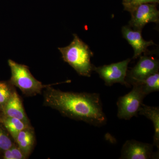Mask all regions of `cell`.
<instances>
[{"label": "cell", "instance_id": "30bf717a", "mask_svg": "<svg viewBox=\"0 0 159 159\" xmlns=\"http://www.w3.org/2000/svg\"><path fill=\"white\" fill-rule=\"evenodd\" d=\"M3 115L16 118L29 124V120L24 110L21 100L16 91H13L2 110Z\"/></svg>", "mask_w": 159, "mask_h": 159}, {"label": "cell", "instance_id": "7a4b0ae2", "mask_svg": "<svg viewBox=\"0 0 159 159\" xmlns=\"http://www.w3.org/2000/svg\"><path fill=\"white\" fill-rule=\"evenodd\" d=\"M73 41L65 48H58L63 59L67 62L79 75L90 77L94 66L91 63L93 53L89 46L77 34H74Z\"/></svg>", "mask_w": 159, "mask_h": 159}, {"label": "cell", "instance_id": "5bb4252c", "mask_svg": "<svg viewBox=\"0 0 159 159\" xmlns=\"http://www.w3.org/2000/svg\"><path fill=\"white\" fill-rule=\"evenodd\" d=\"M130 84L141 86L146 96L153 92H157L159 90L158 72L150 75L145 79L132 82Z\"/></svg>", "mask_w": 159, "mask_h": 159}, {"label": "cell", "instance_id": "d6986e66", "mask_svg": "<svg viewBox=\"0 0 159 159\" xmlns=\"http://www.w3.org/2000/svg\"><path fill=\"white\" fill-rule=\"evenodd\" d=\"M131 0H124V1H123V4H124V3H128Z\"/></svg>", "mask_w": 159, "mask_h": 159}, {"label": "cell", "instance_id": "8992f818", "mask_svg": "<svg viewBox=\"0 0 159 159\" xmlns=\"http://www.w3.org/2000/svg\"><path fill=\"white\" fill-rule=\"evenodd\" d=\"M153 144L143 143L134 140H128L121 151L122 159H148L157 157L158 152H153Z\"/></svg>", "mask_w": 159, "mask_h": 159}, {"label": "cell", "instance_id": "9c48e42d", "mask_svg": "<svg viewBox=\"0 0 159 159\" xmlns=\"http://www.w3.org/2000/svg\"><path fill=\"white\" fill-rule=\"evenodd\" d=\"M122 31L123 37L134 48V59L141 56L142 53L146 52L148 47L154 44L152 41H147L143 39L141 30L134 31L128 26H124L122 27Z\"/></svg>", "mask_w": 159, "mask_h": 159}, {"label": "cell", "instance_id": "6da1fadb", "mask_svg": "<svg viewBox=\"0 0 159 159\" xmlns=\"http://www.w3.org/2000/svg\"><path fill=\"white\" fill-rule=\"evenodd\" d=\"M43 104L64 116L94 126L105 125L107 121L98 93L63 92L49 86L44 91Z\"/></svg>", "mask_w": 159, "mask_h": 159}, {"label": "cell", "instance_id": "5b68a950", "mask_svg": "<svg viewBox=\"0 0 159 159\" xmlns=\"http://www.w3.org/2000/svg\"><path fill=\"white\" fill-rule=\"evenodd\" d=\"M130 61L128 58L108 65L94 67L93 70L98 73L107 86H111L114 84L120 83L127 87H130V85L126 81L127 68Z\"/></svg>", "mask_w": 159, "mask_h": 159}, {"label": "cell", "instance_id": "ac0fdd59", "mask_svg": "<svg viewBox=\"0 0 159 159\" xmlns=\"http://www.w3.org/2000/svg\"><path fill=\"white\" fill-rule=\"evenodd\" d=\"M159 0H131L128 3H124L125 10L131 12L136 8L142 4L146 3L156 2H158Z\"/></svg>", "mask_w": 159, "mask_h": 159}, {"label": "cell", "instance_id": "7c38bea8", "mask_svg": "<svg viewBox=\"0 0 159 159\" xmlns=\"http://www.w3.org/2000/svg\"><path fill=\"white\" fill-rule=\"evenodd\" d=\"M0 122L4 125L15 141L20 131L26 129L30 128L29 124L21 120L16 118L6 116L3 115L0 116Z\"/></svg>", "mask_w": 159, "mask_h": 159}, {"label": "cell", "instance_id": "277c9868", "mask_svg": "<svg viewBox=\"0 0 159 159\" xmlns=\"http://www.w3.org/2000/svg\"><path fill=\"white\" fill-rule=\"evenodd\" d=\"M133 86L129 93L118 99L117 116L119 119L129 120L133 117L138 116L143 99L146 96L141 86Z\"/></svg>", "mask_w": 159, "mask_h": 159}, {"label": "cell", "instance_id": "9a60e30c", "mask_svg": "<svg viewBox=\"0 0 159 159\" xmlns=\"http://www.w3.org/2000/svg\"><path fill=\"white\" fill-rule=\"evenodd\" d=\"M12 92L8 83L0 81V107L2 111Z\"/></svg>", "mask_w": 159, "mask_h": 159}, {"label": "cell", "instance_id": "8fae6325", "mask_svg": "<svg viewBox=\"0 0 159 159\" xmlns=\"http://www.w3.org/2000/svg\"><path fill=\"white\" fill-rule=\"evenodd\" d=\"M139 113L150 119L153 123L154 134L153 145L159 148V108L158 107H152L142 103Z\"/></svg>", "mask_w": 159, "mask_h": 159}, {"label": "cell", "instance_id": "e0dca14e", "mask_svg": "<svg viewBox=\"0 0 159 159\" xmlns=\"http://www.w3.org/2000/svg\"><path fill=\"white\" fill-rule=\"evenodd\" d=\"M3 157L4 159H24L26 156L19 148L12 146L4 152Z\"/></svg>", "mask_w": 159, "mask_h": 159}, {"label": "cell", "instance_id": "4fadbf2b", "mask_svg": "<svg viewBox=\"0 0 159 159\" xmlns=\"http://www.w3.org/2000/svg\"><path fill=\"white\" fill-rule=\"evenodd\" d=\"M18 148L25 156L28 155L33 148L34 142L33 133L30 128L20 131L15 140Z\"/></svg>", "mask_w": 159, "mask_h": 159}, {"label": "cell", "instance_id": "3957f363", "mask_svg": "<svg viewBox=\"0 0 159 159\" xmlns=\"http://www.w3.org/2000/svg\"><path fill=\"white\" fill-rule=\"evenodd\" d=\"M8 64L11 71L10 83L18 88L26 96L41 94L43 89L50 86L43 85L35 79L27 66L10 59L8 60Z\"/></svg>", "mask_w": 159, "mask_h": 159}, {"label": "cell", "instance_id": "52a82bcc", "mask_svg": "<svg viewBox=\"0 0 159 159\" xmlns=\"http://www.w3.org/2000/svg\"><path fill=\"white\" fill-rule=\"evenodd\" d=\"M129 25L137 30H142L148 23L159 22V12L156 6L152 4H142L137 6L131 12Z\"/></svg>", "mask_w": 159, "mask_h": 159}, {"label": "cell", "instance_id": "ba28073f", "mask_svg": "<svg viewBox=\"0 0 159 159\" xmlns=\"http://www.w3.org/2000/svg\"><path fill=\"white\" fill-rule=\"evenodd\" d=\"M158 60L148 56L141 57L136 65L127 72L128 79L126 82L130 85L134 81L145 79L158 72Z\"/></svg>", "mask_w": 159, "mask_h": 159}, {"label": "cell", "instance_id": "2e32d148", "mask_svg": "<svg viewBox=\"0 0 159 159\" xmlns=\"http://www.w3.org/2000/svg\"><path fill=\"white\" fill-rule=\"evenodd\" d=\"M13 146L12 141L7 132L0 125V151L4 152Z\"/></svg>", "mask_w": 159, "mask_h": 159}]
</instances>
